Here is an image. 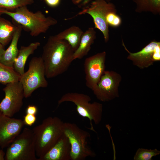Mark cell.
Masks as SVG:
<instances>
[{
	"label": "cell",
	"mask_w": 160,
	"mask_h": 160,
	"mask_svg": "<svg viewBox=\"0 0 160 160\" xmlns=\"http://www.w3.org/2000/svg\"><path fill=\"white\" fill-rule=\"evenodd\" d=\"M74 52L66 41L56 35L50 36L43 47L41 57L46 77L52 78L65 72L74 60Z\"/></svg>",
	"instance_id": "1"
},
{
	"label": "cell",
	"mask_w": 160,
	"mask_h": 160,
	"mask_svg": "<svg viewBox=\"0 0 160 160\" xmlns=\"http://www.w3.org/2000/svg\"><path fill=\"white\" fill-rule=\"evenodd\" d=\"M0 14L9 16L16 24L34 37L46 33L51 26L57 23L55 19L46 16L40 11L35 12L30 11L27 6L19 7L13 12L1 11Z\"/></svg>",
	"instance_id": "2"
},
{
	"label": "cell",
	"mask_w": 160,
	"mask_h": 160,
	"mask_svg": "<svg viewBox=\"0 0 160 160\" xmlns=\"http://www.w3.org/2000/svg\"><path fill=\"white\" fill-rule=\"evenodd\" d=\"M64 122L57 117H49L32 130L36 154L40 158L58 141L64 134Z\"/></svg>",
	"instance_id": "3"
},
{
	"label": "cell",
	"mask_w": 160,
	"mask_h": 160,
	"mask_svg": "<svg viewBox=\"0 0 160 160\" xmlns=\"http://www.w3.org/2000/svg\"><path fill=\"white\" fill-rule=\"evenodd\" d=\"M91 99L89 95L82 93L71 92L63 95L58 101V105L67 102L73 103L76 106L78 114L81 116L88 119L90 122L89 129L96 132L92 122L99 124L102 119L103 105L99 102L91 103Z\"/></svg>",
	"instance_id": "4"
},
{
	"label": "cell",
	"mask_w": 160,
	"mask_h": 160,
	"mask_svg": "<svg viewBox=\"0 0 160 160\" xmlns=\"http://www.w3.org/2000/svg\"><path fill=\"white\" fill-rule=\"evenodd\" d=\"M64 134L71 145V160H83L88 157H94L96 154L89 145L90 135L76 124L64 123Z\"/></svg>",
	"instance_id": "5"
},
{
	"label": "cell",
	"mask_w": 160,
	"mask_h": 160,
	"mask_svg": "<svg viewBox=\"0 0 160 160\" xmlns=\"http://www.w3.org/2000/svg\"><path fill=\"white\" fill-rule=\"evenodd\" d=\"M32 130L25 128L8 146L6 160H38Z\"/></svg>",
	"instance_id": "6"
},
{
	"label": "cell",
	"mask_w": 160,
	"mask_h": 160,
	"mask_svg": "<svg viewBox=\"0 0 160 160\" xmlns=\"http://www.w3.org/2000/svg\"><path fill=\"white\" fill-rule=\"evenodd\" d=\"M46 77L45 68L41 57H33L29 63L28 70L20 76L19 80L23 87L24 97H30L39 88L47 87L48 82Z\"/></svg>",
	"instance_id": "7"
},
{
	"label": "cell",
	"mask_w": 160,
	"mask_h": 160,
	"mask_svg": "<svg viewBox=\"0 0 160 160\" xmlns=\"http://www.w3.org/2000/svg\"><path fill=\"white\" fill-rule=\"evenodd\" d=\"M117 10L115 5L105 0H94L87 4L74 18L79 15L88 14L92 18L95 28L103 33L104 41L107 42L109 39V26L106 20L107 13L111 11Z\"/></svg>",
	"instance_id": "8"
},
{
	"label": "cell",
	"mask_w": 160,
	"mask_h": 160,
	"mask_svg": "<svg viewBox=\"0 0 160 160\" xmlns=\"http://www.w3.org/2000/svg\"><path fill=\"white\" fill-rule=\"evenodd\" d=\"M121 80L119 73L113 71H105L92 91L101 101L112 100L119 97V88Z\"/></svg>",
	"instance_id": "9"
},
{
	"label": "cell",
	"mask_w": 160,
	"mask_h": 160,
	"mask_svg": "<svg viewBox=\"0 0 160 160\" xmlns=\"http://www.w3.org/2000/svg\"><path fill=\"white\" fill-rule=\"evenodd\" d=\"M3 90L5 97L0 103V112L12 117L20 110L23 105V87L18 81L7 84Z\"/></svg>",
	"instance_id": "10"
},
{
	"label": "cell",
	"mask_w": 160,
	"mask_h": 160,
	"mask_svg": "<svg viewBox=\"0 0 160 160\" xmlns=\"http://www.w3.org/2000/svg\"><path fill=\"white\" fill-rule=\"evenodd\" d=\"M106 53H97L86 59L84 63L86 84L92 91L95 87L105 71Z\"/></svg>",
	"instance_id": "11"
},
{
	"label": "cell",
	"mask_w": 160,
	"mask_h": 160,
	"mask_svg": "<svg viewBox=\"0 0 160 160\" xmlns=\"http://www.w3.org/2000/svg\"><path fill=\"white\" fill-rule=\"evenodd\" d=\"M25 125L22 119L7 116L0 112V147L3 149L9 146Z\"/></svg>",
	"instance_id": "12"
},
{
	"label": "cell",
	"mask_w": 160,
	"mask_h": 160,
	"mask_svg": "<svg viewBox=\"0 0 160 160\" xmlns=\"http://www.w3.org/2000/svg\"><path fill=\"white\" fill-rule=\"evenodd\" d=\"M122 45L129 54L127 59L131 61L134 65L142 69L153 64V54L160 50V42L155 40L151 41L140 51L135 53L131 52L127 49L123 40Z\"/></svg>",
	"instance_id": "13"
},
{
	"label": "cell",
	"mask_w": 160,
	"mask_h": 160,
	"mask_svg": "<svg viewBox=\"0 0 160 160\" xmlns=\"http://www.w3.org/2000/svg\"><path fill=\"white\" fill-rule=\"evenodd\" d=\"M71 149L69 140L63 134L57 143L38 160H70Z\"/></svg>",
	"instance_id": "14"
},
{
	"label": "cell",
	"mask_w": 160,
	"mask_h": 160,
	"mask_svg": "<svg viewBox=\"0 0 160 160\" xmlns=\"http://www.w3.org/2000/svg\"><path fill=\"white\" fill-rule=\"evenodd\" d=\"M17 24V28L11 41V44L5 50L0 61L4 65L13 68L15 60L18 54L19 49L17 48V44L22 30L21 26Z\"/></svg>",
	"instance_id": "15"
},
{
	"label": "cell",
	"mask_w": 160,
	"mask_h": 160,
	"mask_svg": "<svg viewBox=\"0 0 160 160\" xmlns=\"http://www.w3.org/2000/svg\"><path fill=\"white\" fill-rule=\"evenodd\" d=\"M96 38V32L93 28L89 27L83 32L79 45L74 52V60L81 59L88 54Z\"/></svg>",
	"instance_id": "16"
},
{
	"label": "cell",
	"mask_w": 160,
	"mask_h": 160,
	"mask_svg": "<svg viewBox=\"0 0 160 160\" xmlns=\"http://www.w3.org/2000/svg\"><path fill=\"white\" fill-rule=\"evenodd\" d=\"M39 42L31 43L27 46H22L13 65L14 70L20 76L24 73L25 65L28 57L40 46Z\"/></svg>",
	"instance_id": "17"
},
{
	"label": "cell",
	"mask_w": 160,
	"mask_h": 160,
	"mask_svg": "<svg viewBox=\"0 0 160 160\" xmlns=\"http://www.w3.org/2000/svg\"><path fill=\"white\" fill-rule=\"evenodd\" d=\"M84 32L79 27L72 26L59 33L56 36L66 41L75 51L78 47Z\"/></svg>",
	"instance_id": "18"
},
{
	"label": "cell",
	"mask_w": 160,
	"mask_h": 160,
	"mask_svg": "<svg viewBox=\"0 0 160 160\" xmlns=\"http://www.w3.org/2000/svg\"><path fill=\"white\" fill-rule=\"evenodd\" d=\"M17 27V24L0 17V43L4 46L11 41Z\"/></svg>",
	"instance_id": "19"
},
{
	"label": "cell",
	"mask_w": 160,
	"mask_h": 160,
	"mask_svg": "<svg viewBox=\"0 0 160 160\" xmlns=\"http://www.w3.org/2000/svg\"><path fill=\"white\" fill-rule=\"evenodd\" d=\"M135 4V12H149L156 15L160 14V0H132Z\"/></svg>",
	"instance_id": "20"
},
{
	"label": "cell",
	"mask_w": 160,
	"mask_h": 160,
	"mask_svg": "<svg viewBox=\"0 0 160 160\" xmlns=\"http://www.w3.org/2000/svg\"><path fill=\"white\" fill-rule=\"evenodd\" d=\"M20 75L13 68L7 66L0 62V83L3 84L19 80Z\"/></svg>",
	"instance_id": "21"
},
{
	"label": "cell",
	"mask_w": 160,
	"mask_h": 160,
	"mask_svg": "<svg viewBox=\"0 0 160 160\" xmlns=\"http://www.w3.org/2000/svg\"><path fill=\"white\" fill-rule=\"evenodd\" d=\"M34 0H0V11L13 12L17 8L34 3Z\"/></svg>",
	"instance_id": "22"
},
{
	"label": "cell",
	"mask_w": 160,
	"mask_h": 160,
	"mask_svg": "<svg viewBox=\"0 0 160 160\" xmlns=\"http://www.w3.org/2000/svg\"><path fill=\"white\" fill-rule=\"evenodd\" d=\"M160 154V151L155 148L153 149L139 148L133 157L134 160H152V158Z\"/></svg>",
	"instance_id": "23"
},
{
	"label": "cell",
	"mask_w": 160,
	"mask_h": 160,
	"mask_svg": "<svg viewBox=\"0 0 160 160\" xmlns=\"http://www.w3.org/2000/svg\"><path fill=\"white\" fill-rule=\"evenodd\" d=\"M117 10L108 12L106 16V22L109 26L117 28L120 25L122 20L121 17L117 14Z\"/></svg>",
	"instance_id": "24"
},
{
	"label": "cell",
	"mask_w": 160,
	"mask_h": 160,
	"mask_svg": "<svg viewBox=\"0 0 160 160\" xmlns=\"http://www.w3.org/2000/svg\"><path fill=\"white\" fill-rule=\"evenodd\" d=\"M36 118L35 115L26 114L24 116V122L25 124L31 126L36 122Z\"/></svg>",
	"instance_id": "25"
},
{
	"label": "cell",
	"mask_w": 160,
	"mask_h": 160,
	"mask_svg": "<svg viewBox=\"0 0 160 160\" xmlns=\"http://www.w3.org/2000/svg\"><path fill=\"white\" fill-rule=\"evenodd\" d=\"M49 7H55L58 6L60 4L61 0H43Z\"/></svg>",
	"instance_id": "26"
},
{
	"label": "cell",
	"mask_w": 160,
	"mask_h": 160,
	"mask_svg": "<svg viewBox=\"0 0 160 160\" xmlns=\"http://www.w3.org/2000/svg\"><path fill=\"white\" fill-rule=\"evenodd\" d=\"M26 114L35 115L37 112V108L33 105H29L26 109Z\"/></svg>",
	"instance_id": "27"
},
{
	"label": "cell",
	"mask_w": 160,
	"mask_h": 160,
	"mask_svg": "<svg viewBox=\"0 0 160 160\" xmlns=\"http://www.w3.org/2000/svg\"><path fill=\"white\" fill-rule=\"evenodd\" d=\"M72 3L75 5H86L89 3L90 0H71Z\"/></svg>",
	"instance_id": "28"
},
{
	"label": "cell",
	"mask_w": 160,
	"mask_h": 160,
	"mask_svg": "<svg viewBox=\"0 0 160 160\" xmlns=\"http://www.w3.org/2000/svg\"><path fill=\"white\" fill-rule=\"evenodd\" d=\"M4 46L0 43V61L5 52Z\"/></svg>",
	"instance_id": "29"
},
{
	"label": "cell",
	"mask_w": 160,
	"mask_h": 160,
	"mask_svg": "<svg viewBox=\"0 0 160 160\" xmlns=\"http://www.w3.org/2000/svg\"><path fill=\"white\" fill-rule=\"evenodd\" d=\"M5 153L2 149H0V160H5Z\"/></svg>",
	"instance_id": "30"
},
{
	"label": "cell",
	"mask_w": 160,
	"mask_h": 160,
	"mask_svg": "<svg viewBox=\"0 0 160 160\" xmlns=\"http://www.w3.org/2000/svg\"><path fill=\"white\" fill-rule=\"evenodd\" d=\"M105 0L107 2H111V0Z\"/></svg>",
	"instance_id": "31"
},
{
	"label": "cell",
	"mask_w": 160,
	"mask_h": 160,
	"mask_svg": "<svg viewBox=\"0 0 160 160\" xmlns=\"http://www.w3.org/2000/svg\"><path fill=\"white\" fill-rule=\"evenodd\" d=\"M1 15L0 14V16Z\"/></svg>",
	"instance_id": "32"
}]
</instances>
